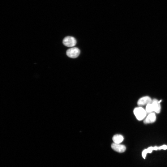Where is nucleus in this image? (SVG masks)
Returning a JSON list of instances; mask_svg holds the SVG:
<instances>
[{
	"instance_id": "nucleus-8",
	"label": "nucleus",
	"mask_w": 167,
	"mask_h": 167,
	"mask_svg": "<svg viewBox=\"0 0 167 167\" xmlns=\"http://www.w3.org/2000/svg\"><path fill=\"white\" fill-rule=\"evenodd\" d=\"M158 150V147L156 146L150 147L147 149H144L142 152V156L143 158L145 159L147 153H151L153 150Z\"/></svg>"
},
{
	"instance_id": "nucleus-7",
	"label": "nucleus",
	"mask_w": 167,
	"mask_h": 167,
	"mask_svg": "<svg viewBox=\"0 0 167 167\" xmlns=\"http://www.w3.org/2000/svg\"><path fill=\"white\" fill-rule=\"evenodd\" d=\"M152 103L153 106L154 111L156 113H159L161 111V106L159 101L156 99H154L152 100Z\"/></svg>"
},
{
	"instance_id": "nucleus-4",
	"label": "nucleus",
	"mask_w": 167,
	"mask_h": 167,
	"mask_svg": "<svg viewBox=\"0 0 167 167\" xmlns=\"http://www.w3.org/2000/svg\"><path fill=\"white\" fill-rule=\"evenodd\" d=\"M111 147L114 150L119 153L123 152L126 150L125 146L120 143H113L112 144Z\"/></svg>"
},
{
	"instance_id": "nucleus-6",
	"label": "nucleus",
	"mask_w": 167,
	"mask_h": 167,
	"mask_svg": "<svg viewBox=\"0 0 167 167\" xmlns=\"http://www.w3.org/2000/svg\"><path fill=\"white\" fill-rule=\"evenodd\" d=\"M156 119V116L154 113L152 112L149 114L146 117L144 121L145 124L152 123L154 122Z\"/></svg>"
},
{
	"instance_id": "nucleus-3",
	"label": "nucleus",
	"mask_w": 167,
	"mask_h": 167,
	"mask_svg": "<svg viewBox=\"0 0 167 167\" xmlns=\"http://www.w3.org/2000/svg\"><path fill=\"white\" fill-rule=\"evenodd\" d=\"M80 53L79 49L77 47H72L68 49L66 52V54L68 57L75 58L78 57Z\"/></svg>"
},
{
	"instance_id": "nucleus-2",
	"label": "nucleus",
	"mask_w": 167,
	"mask_h": 167,
	"mask_svg": "<svg viewBox=\"0 0 167 167\" xmlns=\"http://www.w3.org/2000/svg\"><path fill=\"white\" fill-rule=\"evenodd\" d=\"M62 43L63 44L66 46L72 47L76 44V41L73 37L67 36L63 39Z\"/></svg>"
},
{
	"instance_id": "nucleus-9",
	"label": "nucleus",
	"mask_w": 167,
	"mask_h": 167,
	"mask_svg": "<svg viewBox=\"0 0 167 167\" xmlns=\"http://www.w3.org/2000/svg\"><path fill=\"white\" fill-rule=\"evenodd\" d=\"M112 139L114 143H120L123 140L124 137L121 135L116 134L113 136Z\"/></svg>"
},
{
	"instance_id": "nucleus-11",
	"label": "nucleus",
	"mask_w": 167,
	"mask_h": 167,
	"mask_svg": "<svg viewBox=\"0 0 167 167\" xmlns=\"http://www.w3.org/2000/svg\"><path fill=\"white\" fill-rule=\"evenodd\" d=\"M167 149V145H163L161 146L158 147V150H160L161 149L166 150Z\"/></svg>"
},
{
	"instance_id": "nucleus-1",
	"label": "nucleus",
	"mask_w": 167,
	"mask_h": 167,
	"mask_svg": "<svg viewBox=\"0 0 167 167\" xmlns=\"http://www.w3.org/2000/svg\"><path fill=\"white\" fill-rule=\"evenodd\" d=\"M133 112L136 118L139 121L142 120L144 118L147 113L145 109L141 107L135 108Z\"/></svg>"
},
{
	"instance_id": "nucleus-5",
	"label": "nucleus",
	"mask_w": 167,
	"mask_h": 167,
	"mask_svg": "<svg viewBox=\"0 0 167 167\" xmlns=\"http://www.w3.org/2000/svg\"><path fill=\"white\" fill-rule=\"evenodd\" d=\"M152 100L149 96H145L140 98L137 102V105L139 106L147 105L148 104L151 103Z\"/></svg>"
},
{
	"instance_id": "nucleus-10",
	"label": "nucleus",
	"mask_w": 167,
	"mask_h": 167,
	"mask_svg": "<svg viewBox=\"0 0 167 167\" xmlns=\"http://www.w3.org/2000/svg\"><path fill=\"white\" fill-rule=\"evenodd\" d=\"M145 110L147 113H152L154 111V109L152 103L146 105Z\"/></svg>"
}]
</instances>
